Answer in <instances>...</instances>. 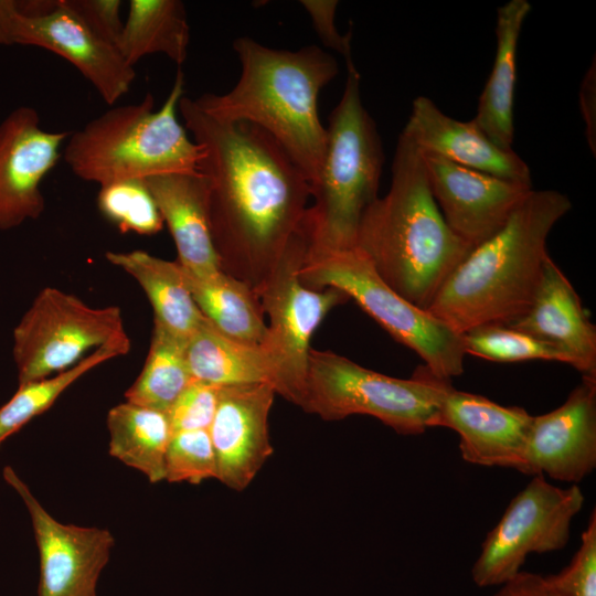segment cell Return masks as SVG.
Returning a JSON list of instances; mask_svg holds the SVG:
<instances>
[{"label":"cell","instance_id":"cell-1","mask_svg":"<svg viewBox=\"0 0 596 596\" xmlns=\"http://www.w3.org/2000/svg\"><path fill=\"white\" fill-rule=\"evenodd\" d=\"M178 110L202 150L199 172L221 268L256 292L305 230L309 181L263 129L217 120L184 96Z\"/></svg>","mask_w":596,"mask_h":596},{"label":"cell","instance_id":"cell-2","mask_svg":"<svg viewBox=\"0 0 596 596\" xmlns=\"http://www.w3.org/2000/svg\"><path fill=\"white\" fill-rule=\"evenodd\" d=\"M355 246L385 284L424 310L473 249L447 225L430 191L423 156L402 134L390 190L363 213Z\"/></svg>","mask_w":596,"mask_h":596},{"label":"cell","instance_id":"cell-3","mask_svg":"<svg viewBox=\"0 0 596 596\" xmlns=\"http://www.w3.org/2000/svg\"><path fill=\"white\" fill-rule=\"evenodd\" d=\"M242 72L227 93L194 99L211 117L248 123L267 132L294 160L309 184L316 181L327 131L318 111L320 91L338 74L336 58L316 45L276 50L242 36L233 42Z\"/></svg>","mask_w":596,"mask_h":596},{"label":"cell","instance_id":"cell-4","mask_svg":"<svg viewBox=\"0 0 596 596\" xmlns=\"http://www.w3.org/2000/svg\"><path fill=\"white\" fill-rule=\"evenodd\" d=\"M571 207L556 190H532L503 227L453 270L427 311L459 334L518 320L540 285L549 234Z\"/></svg>","mask_w":596,"mask_h":596},{"label":"cell","instance_id":"cell-5","mask_svg":"<svg viewBox=\"0 0 596 596\" xmlns=\"http://www.w3.org/2000/svg\"><path fill=\"white\" fill-rule=\"evenodd\" d=\"M184 93L178 72L159 109L150 93L137 104L113 107L71 132L63 158L79 179L99 187L161 174L198 173L202 150L177 117Z\"/></svg>","mask_w":596,"mask_h":596},{"label":"cell","instance_id":"cell-6","mask_svg":"<svg viewBox=\"0 0 596 596\" xmlns=\"http://www.w3.org/2000/svg\"><path fill=\"white\" fill-rule=\"evenodd\" d=\"M326 131L321 168L310 187L313 203L305 217L308 253L354 247L362 215L379 198L384 156L376 125L361 99L358 71L348 72Z\"/></svg>","mask_w":596,"mask_h":596},{"label":"cell","instance_id":"cell-7","mask_svg":"<svg viewBox=\"0 0 596 596\" xmlns=\"http://www.w3.org/2000/svg\"><path fill=\"white\" fill-rule=\"evenodd\" d=\"M449 385L425 365L409 379H397L337 353L310 349L301 408L324 421L369 415L398 434L417 435L433 427Z\"/></svg>","mask_w":596,"mask_h":596},{"label":"cell","instance_id":"cell-8","mask_svg":"<svg viewBox=\"0 0 596 596\" xmlns=\"http://www.w3.org/2000/svg\"><path fill=\"white\" fill-rule=\"evenodd\" d=\"M299 278L312 289L332 287L344 292L436 376L450 381L462 374V336L394 291L356 246L307 252Z\"/></svg>","mask_w":596,"mask_h":596},{"label":"cell","instance_id":"cell-9","mask_svg":"<svg viewBox=\"0 0 596 596\" xmlns=\"http://www.w3.org/2000/svg\"><path fill=\"white\" fill-rule=\"evenodd\" d=\"M309 247L306 227L256 290L268 318L263 349L274 368L275 391L301 407L306 390L310 339L320 322L349 297L332 287L312 289L299 278Z\"/></svg>","mask_w":596,"mask_h":596},{"label":"cell","instance_id":"cell-10","mask_svg":"<svg viewBox=\"0 0 596 596\" xmlns=\"http://www.w3.org/2000/svg\"><path fill=\"white\" fill-rule=\"evenodd\" d=\"M124 332L119 307H92L73 294L45 287L13 329L18 382L64 372Z\"/></svg>","mask_w":596,"mask_h":596},{"label":"cell","instance_id":"cell-11","mask_svg":"<svg viewBox=\"0 0 596 596\" xmlns=\"http://www.w3.org/2000/svg\"><path fill=\"white\" fill-rule=\"evenodd\" d=\"M581 488L551 485L535 475L511 500L497 525L487 534L471 576L479 587L502 585L515 576L531 553L563 549L571 523L584 504Z\"/></svg>","mask_w":596,"mask_h":596},{"label":"cell","instance_id":"cell-12","mask_svg":"<svg viewBox=\"0 0 596 596\" xmlns=\"http://www.w3.org/2000/svg\"><path fill=\"white\" fill-rule=\"evenodd\" d=\"M3 479L22 499L31 518L40 557L38 596H97L99 575L115 544L113 534L106 529L54 519L12 467L3 468Z\"/></svg>","mask_w":596,"mask_h":596},{"label":"cell","instance_id":"cell-13","mask_svg":"<svg viewBox=\"0 0 596 596\" xmlns=\"http://www.w3.org/2000/svg\"><path fill=\"white\" fill-rule=\"evenodd\" d=\"M15 44L60 55L81 72L107 105L126 95L136 77L134 66L118 49L95 34L66 0L23 2Z\"/></svg>","mask_w":596,"mask_h":596},{"label":"cell","instance_id":"cell-14","mask_svg":"<svg viewBox=\"0 0 596 596\" xmlns=\"http://www.w3.org/2000/svg\"><path fill=\"white\" fill-rule=\"evenodd\" d=\"M68 131H46L29 106L12 110L0 124V231L39 219L45 209L43 179L61 158Z\"/></svg>","mask_w":596,"mask_h":596},{"label":"cell","instance_id":"cell-15","mask_svg":"<svg viewBox=\"0 0 596 596\" xmlns=\"http://www.w3.org/2000/svg\"><path fill=\"white\" fill-rule=\"evenodd\" d=\"M422 156L430 191L447 225L472 248L501 230L533 190L532 184L501 179L435 155Z\"/></svg>","mask_w":596,"mask_h":596},{"label":"cell","instance_id":"cell-16","mask_svg":"<svg viewBox=\"0 0 596 596\" xmlns=\"http://www.w3.org/2000/svg\"><path fill=\"white\" fill-rule=\"evenodd\" d=\"M596 467V376L582 382L554 411L533 416L521 472L577 483Z\"/></svg>","mask_w":596,"mask_h":596},{"label":"cell","instance_id":"cell-17","mask_svg":"<svg viewBox=\"0 0 596 596\" xmlns=\"http://www.w3.org/2000/svg\"><path fill=\"white\" fill-rule=\"evenodd\" d=\"M275 394L268 383L220 386L209 434L216 479L233 490H244L273 455L268 416Z\"/></svg>","mask_w":596,"mask_h":596},{"label":"cell","instance_id":"cell-18","mask_svg":"<svg viewBox=\"0 0 596 596\" xmlns=\"http://www.w3.org/2000/svg\"><path fill=\"white\" fill-rule=\"evenodd\" d=\"M532 417L522 407L502 406L450 384L433 427H447L459 435L460 454L467 462L521 472Z\"/></svg>","mask_w":596,"mask_h":596},{"label":"cell","instance_id":"cell-19","mask_svg":"<svg viewBox=\"0 0 596 596\" xmlns=\"http://www.w3.org/2000/svg\"><path fill=\"white\" fill-rule=\"evenodd\" d=\"M402 135L422 153L435 155L501 179L532 184L529 166L513 149L500 148L473 120L449 117L425 96L414 99Z\"/></svg>","mask_w":596,"mask_h":596},{"label":"cell","instance_id":"cell-20","mask_svg":"<svg viewBox=\"0 0 596 596\" xmlns=\"http://www.w3.org/2000/svg\"><path fill=\"white\" fill-rule=\"evenodd\" d=\"M509 326L564 351L573 368L596 376V327L568 278L547 256L533 302Z\"/></svg>","mask_w":596,"mask_h":596},{"label":"cell","instance_id":"cell-21","mask_svg":"<svg viewBox=\"0 0 596 596\" xmlns=\"http://www.w3.org/2000/svg\"><path fill=\"white\" fill-rule=\"evenodd\" d=\"M143 181L170 231L181 267L195 276L222 270L210 228L204 177L200 172L161 174Z\"/></svg>","mask_w":596,"mask_h":596},{"label":"cell","instance_id":"cell-22","mask_svg":"<svg viewBox=\"0 0 596 596\" xmlns=\"http://www.w3.org/2000/svg\"><path fill=\"white\" fill-rule=\"evenodd\" d=\"M531 11L526 0H511L497 10L493 66L479 97L476 125L500 148L512 150L517 51L522 25Z\"/></svg>","mask_w":596,"mask_h":596},{"label":"cell","instance_id":"cell-23","mask_svg":"<svg viewBox=\"0 0 596 596\" xmlns=\"http://www.w3.org/2000/svg\"><path fill=\"white\" fill-rule=\"evenodd\" d=\"M105 257L139 284L153 309V321L184 339L198 328L204 316L177 260H166L140 249L107 252Z\"/></svg>","mask_w":596,"mask_h":596},{"label":"cell","instance_id":"cell-24","mask_svg":"<svg viewBox=\"0 0 596 596\" xmlns=\"http://www.w3.org/2000/svg\"><path fill=\"white\" fill-rule=\"evenodd\" d=\"M185 355L193 380L215 386L268 383L274 387V368L263 347L225 336L205 317L187 339Z\"/></svg>","mask_w":596,"mask_h":596},{"label":"cell","instance_id":"cell-25","mask_svg":"<svg viewBox=\"0 0 596 596\" xmlns=\"http://www.w3.org/2000/svg\"><path fill=\"white\" fill-rule=\"evenodd\" d=\"M182 270L198 308L217 330L237 341L264 347L268 329L253 288L223 270L206 276Z\"/></svg>","mask_w":596,"mask_h":596},{"label":"cell","instance_id":"cell-26","mask_svg":"<svg viewBox=\"0 0 596 596\" xmlns=\"http://www.w3.org/2000/svg\"><path fill=\"white\" fill-rule=\"evenodd\" d=\"M109 455L143 473L151 483L164 480L166 454L172 427L166 412L130 402L107 415Z\"/></svg>","mask_w":596,"mask_h":596},{"label":"cell","instance_id":"cell-27","mask_svg":"<svg viewBox=\"0 0 596 596\" xmlns=\"http://www.w3.org/2000/svg\"><path fill=\"white\" fill-rule=\"evenodd\" d=\"M190 26L185 7L179 0H130L117 49L134 66L153 53L181 65L188 56Z\"/></svg>","mask_w":596,"mask_h":596},{"label":"cell","instance_id":"cell-28","mask_svg":"<svg viewBox=\"0 0 596 596\" xmlns=\"http://www.w3.org/2000/svg\"><path fill=\"white\" fill-rule=\"evenodd\" d=\"M130 347V339L124 332L64 372L19 384L12 397L0 406V446L34 417L47 411L79 377L111 359L126 355Z\"/></svg>","mask_w":596,"mask_h":596},{"label":"cell","instance_id":"cell-29","mask_svg":"<svg viewBox=\"0 0 596 596\" xmlns=\"http://www.w3.org/2000/svg\"><path fill=\"white\" fill-rule=\"evenodd\" d=\"M187 339L153 321L143 368L126 391L127 402L168 413L192 381L185 355Z\"/></svg>","mask_w":596,"mask_h":596},{"label":"cell","instance_id":"cell-30","mask_svg":"<svg viewBox=\"0 0 596 596\" xmlns=\"http://www.w3.org/2000/svg\"><path fill=\"white\" fill-rule=\"evenodd\" d=\"M461 336L465 353L485 360L501 363L544 360L573 366L570 355L557 347L509 324H485Z\"/></svg>","mask_w":596,"mask_h":596},{"label":"cell","instance_id":"cell-31","mask_svg":"<svg viewBox=\"0 0 596 596\" xmlns=\"http://www.w3.org/2000/svg\"><path fill=\"white\" fill-rule=\"evenodd\" d=\"M97 206L102 215L121 233L155 235L164 224L143 179L121 180L102 185Z\"/></svg>","mask_w":596,"mask_h":596},{"label":"cell","instance_id":"cell-32","mask_svg":"<svg viewBox=\"0 0 596 596\" xmlns=\"http://www.w3.org/2000/svg\"><path fill=\"white\" fill-rule=\"evenodd\" d=\"M216 457L209 430H183L172 434L164 464V480L189 482L216 479Z\"/></svg>","mask_w":596,"mask_h":596},{"label":"cell","instance_id":"cell-33","mask_svg":"<svg viewBox=\"0 0 596 596\" xmlns=\"http://www.w3.org/2000/svg\"><path fill=\"white\" fill-rule=\"evenodd\" d=\"M554 596H596V512L590 513L581 544L560 573L544 576Z\"/></svg>","mask_w":596,"mask_h":596},{"label":"cell","instance_id":"cell-34","mask_svg":"<svg viewBox=\"0 0 596 596\" xmlns=\"http://www.w3.org/2000/svg\"><path fill=\"white\" fill-rule=\"evenodd\" d=\"M219 392L220 386L192 379L168 412L172 432L209 430Z\"/></svg>","mask_w":596,"mask_h":596},{"label":"cell","instance_id":"cell-35","mask_svg":"<svg viewBox=\"0 0 596 596\" xmlns=\"http://www.w3.org/2000/svg\"><path fill=\"white\" fill-rule=\"evenodd\" d=\"M66 2L95 34L117 47L124 28L120 0H66Z\"/></svg>","mask_w":596,"mask_h":596},{"label":"cell","instance_id":"cell-36","mask_svg":"<svg viewBox=\"0 0 596 596\" xmlns=\"http://www.w3.org/2000/svg\"><path fill=\"white\" fill-rule=\"evenodd\" d=\"M300 3L310 15L322 43L344 57L348 72H356L351 53V32L341 35L334 23L338 1L302 0Z\"/></svg>","mask_w":596,"mask_h":596},{"label":"cell","instance_id":"cell-37","mask_svg":"<svg viewBox=\"0 0 596 596\" xmlns=\"http://www.w3.org/2000/svg\"><path fill=\"white\" fill-rule=\"evenodd\" d=\"M500 586L493 596H554L544 576L535 573L520 571Z\"/></svg>","mask_w":596,"mask_h":596},{"label":"cell","instance_id":"cell-38","mask_svg":"<svg viewBox=\"0 0 596 596\" xmlns=\"http://www.w3.org/2000/svg\"><path fill=\"white\" fill-rule=\"evenodd\" d=\"M595 60L593 61V65L589 67L588 72L585 75V78L582 83V91H581V106H582V114L586 124V136L589 143L590 149H593V153H595Z\"/></svg>","mask_w":596,"mask_h":596},{"label":"cell","instance_id":"cell-39","mask_svg":"<svg viewBox=\"0 0 596 596\" xmlns=\"http://www.w3.org/2000/svg\"><path fill=\"white\" fill-rule=\"evenodd\" d=\"M22 2L0 0V45L15 44V34Z\"/></svg>","mask_w":596,"mask_h":596}]
</instances>
